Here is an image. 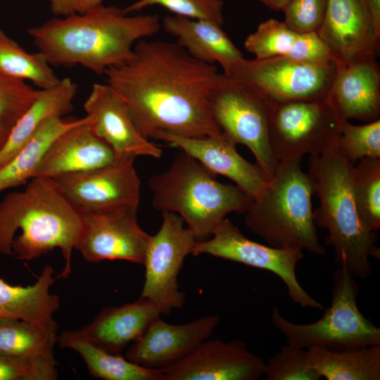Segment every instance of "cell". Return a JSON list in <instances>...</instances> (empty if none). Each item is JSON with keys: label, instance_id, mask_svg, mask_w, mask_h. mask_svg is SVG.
I'll return each instance as SVG.
<instances>
[{"label": "cell", "instance_id": "cell-1", "mask_svg": "<svg viewBox=\"0 0 380 380\" xmlns=\"http://www.w3.org/2000/svg\"><path fill=\"white\" fill-rule=\"evenodd\" d=\"M217 68L177 43L137 42L132 56L107 69L108 84L124 101L141 133L189 138L223 134L208 106Z\"/></svg>", "mask_w": 380, "mask_h": 380}, {"label": "cell", "instance_id": "cell-2", "mask_svg": "<svg viewBox=\"0 0 380 380\" xmlns=\"http://www.w3.org/2000/svg\"><path fill=\"white\" fill-rule=\"evenodd\" d=\"M160 28L158 15H129L123 8L102 4L82 14L51 18L27 32L51 65H80L104 74Z\"/></svg>", "mask_w": 380, "mask_h": 380}, {"label": "cell", "instance_id": "cell-3", "mask_svg": "<svg viewBox=\"0 0 380 380\" xmlns=\"http://www.w3.org/2000/svg\"><path fill=\"white\" fill-rule=\"evenodd\" d=\"M81 229V213L51 178L33 177L0 202V253L31 260L60 248L65 264L57 279L71 272Z\"/></svg>", "mask_w": 380, "mask_h": 380}, {"label": "cell", "instance_id": "cell-4", "mask_svg": "<svg viewBox=\"0 0 380 380\" xmlns=\"http://www.w3.org/2000/svg\"><path fill=\"white\" fill-rule=\"evenodd\" d=\"M353 166L336 148L310 156L308 174L319 206L313 211L316 227L329 232L334 260L354 277L366 279L372 272L370 258L379 259L376 232L366 230L358 218L352 191Z\"/></svg>", "mask_w": 380, "mask_h": 380}, {"label": "cell", "instance_id": "cell-5", "mask_svg": "<svg viewBox=\"0 0 380 380\" xmlns=\"http://www.w3.org/2000/svg\"><path fill=\"white\" fill-rule=\"evenodd\" d=\"M196 159L181 151L165 172L153 175L152 205L178 215L196 241L210 238L230 213H245L253 198L238 186L224 184Z\"/></svg>", "mask_w": 380, "mask_h": 380}, {"label": "cell", "instance_id": "cell-6", "mask_svg": "<svg viewBox=\"0 0 380 380\" xmlns=\"http://www.w3.org/2000/svg\"><path fill=\"white\" fill-rule=\"evenodd\" d=\"M301 160L279 161L265 189L244 213V222L270 246L324 255L313 219V182Z\"/></svg>", "mask_w": 380, "mask_h": 380}, {"label": "cell", "instance_id": "cell-7", "mask_svg": "<svg viewBox=\"0 0 380 380\" xmlns=\"http://www.w3.org/2000/svg\"><path fill=\"white\" fill-rule=\"evenodd\" d=\"M355 278L346 267H338L333 275L330 306L319 319L310 324L293 323L274 308L273 326L288 344L303 349L317 346L342 350L380 345V329L358 308L359 286Z\"/></svg>", "mask_w": 380, "mask_h": 380}, {"label": "cell", "instance_id": "cell-8", "mask_svg": "<svg viewBox=\"0 0 380 380\" xmlns=\"http://www.w3.org/2000/svg\"><path fill=\"white\" fill-rule=\"evenodd\" d=\"M208 106L222 134L235 144L248 147L270 181L279 163L270 140L272 103L243 83L218 72Z\"/></svg>", "mask_w": 380, "mask_h": 380}, {"label": "cell", "instance_id": "cell-9", "mask_svg": "<svg viewBox=\"0 0 380 380\" xmlns=\"http://www.w3.org/2000/svg\"><path fill=\"white\" fill-rule=\"evenodd\" d=\"M336 62H306L284 57L236 61L225 75L251 88L272 103L326 99Z\"/></svg>", "mask_w": 380, "mask_h": 380}, {"label": "cell", "instance_id": "cell-10", "mask_svg": "<svg viewBox=\"0 0 380 380\" xmlns=\"http://www.w3.org/2000/svg\"><path fill=\"white\" fill-rule=\"evenodd\" d=\"M342 121L327 99L272 103L270 140L279 160L336 148Z\"/></svg>", "mask_w": 380, "mask_h": 380}, {"label": "cell", "instance_id": "cell-11", "mask_svg": "<svg viewBox=\"0 0 380 380\" xmlns=\"http://www.w3.org/2000/svg\"><path fill=\"white\" fill-rule=\"evenodd\" d=\"M193 255H210L247 266L271 272L284 284L291 300L303 308L324 310L299 283L296 269L303 251L277 248L252 241L229 219L222 220L211 237L196 241Z\"/></svg>", "mask_w": 380, "mask_h": 380}, {"label": "cell", "instance_id": "cell-12", "mask_svg": "<svg viewBox=\"0 0 380 380\" xmlns=\"http://www.w3.org/2000/svg\"><path fill=\"white\" fill-rule=\"evenodd\" d=\"M184 223L176 213L163 212L160 227L150 235L145 253V278L140 297L155 304L161 315L182 308L185 302L177 277L196 239Z\"/></svg>", "mask_w": 380, "mask_h": 380}, {"label": "cell", "instance_id": "cell-13", "mask_svg": "<svg viewBox=\"0 0 380 380\" xmlns=\"http://www.w3.org/2000/svg\"><path fill=\"white\" fill-rule=\"evenodd\" d=\"M137 210L125 206L82 213L76 249L90 262L121 260L143 265L150 235L139 226Z\"/></svg>", "mask_w": 380, "mask_h": 380}, {"label": "cell", "instance_id": "cell-14", "mask_svg": "<svg viewBox=\"0 0 380 380\" xmlns=\"http://www.w3.org/2000/svg\"><path fill=\"white\" fill-rule=\"evenodd\" d=\"M134 160L119 159L97 169L53 179L81 214L125 206L138 208L141 182Z\"/></svg>", "mask_w": 380, "mask_h": 380}, {"label": "cell", "instance_id": "cell-15", "mask_svg": "<svg viewBox=\"0 0 380 380\" xmlns=\"http://www.w3.org/2000/svg\"><path fill=\"white\" fill-rule=\"evenodd\" d=\"M265 362L241 340L206 339L175 364L161 369L163 380H258Z\"/></svg>", "mask_w": 380, "mask_h": 380}, {"label": "cell", "instance_id": "cell-16", "mask_svg": "<svg viewBox=\"0 0 380 380\" xmlns=\"http://www.w3.org/2000/svg\"><path fill=\"white\" fill-rule=\"evenodd\" d=\"M84 108L91 129L110 146L117 160L161 157L162 149L141 133L124 101L108 84H94Z\"/></svg>", "mask_w": 380, "mask_h": 380}, {"label": "cell", "instance_id": "cell-17", "mask_svg": "<svg viewBox=\"0 0 380 380\" xmlns=\"http://www.w3.org/2000/svg\"><path fill=\"white\" fill-rule=\"evenodd\" d=\"M220 322L217 315L172 324L155 319L128 348L125 357L144 367L163 369L180 361L208 339Z\"/></svg>", "mask_w": 380, "mask_h": 380}, {"label": "cell", "instance_id": "cell-18", "mask_svg": "<svg viewBox=\"0 0 380 380\" xmlns=\"http://www.w3.org/2000/svg\"><path fill=\"white\" fill-rule=\"evenodd\" d=\"M336 63L379 53L380 35L374 27L366 0H328L324 21L317 32Z\"/></svg>", "mask_w": 380, "mask_h": 380}, {"label": "cell", "instance_id": "cell-19", "mask_svg": "<svg viewBox=\"0 0 380 380\" xmlns=\"http://www.w3.org/2000/svg\"><path fill=\"white\" fill-rule=\"evenodd\" d=\"M374 55L336 63L327 100L341 121L370 122L380 115V68Z\"/></svg>", "mask_w": 380, "mask_h": 380}, {"label": "cell", "instance_id": "cell-20", "mask_svg": "<svg viewBox=\"0 0 380 380\" xmlns=\"http://www.w3.org/2000/svg\"><path fill=\"white\" fill-rule=\"evenodd\" d=\"M154 139L179 148L215 175L228 177L253 199L258 197L267 186L269 181L259 167L243 158L238 153L236 144L224 134L189 138L160 133Z\"/></svg>", "mask_w": 380, "mask_h": 380}, {"label": "cell", "instance_id": "cell-21", "mask_svg": "<svg viewBox=\"0 0 380 380\" xmlns=\"http://www.w3.org/2000/svg\"><path fill=\"white\" fill-rule=\"evenodd\" d=\"M89 122L72 127L60 135L46 151L34 177L53 179L114 163L117 159L113 149L93 132Z\"/></svg>", "mask_w": 380, "mask_h": 380}, {"label": "cell", "instance_id": "cell-22", "mask_svg": "<svg viewBox=\"0 0 380 380\" xmlns=\"http://www.w3.org/2000/svg\"><path fill=\"white\" fill-rule=\"evenodd\" d=\"M160 315L155 304L139 297L132 303L103 309L91 323L80 330L96 346L112 354L121 355Z\"/></svg>", "mask_w": 380, "mask_h": 380}, {"label": "cell", "instance_id": "cell-23", "mask_svg": "<svg viewBox=\"0 0 380 380\" xmlns=\"http://www.w3.org/2000/svg\"><path fill=\"white\" fill-rule=\"evenodd\" d=\"M221 27L212 21L175 15L163 20L164 30L191 56L210 64L218 63L226 72L243 57Z\"/></svg>", "mask_w": 380, "mask_h": 380}, {"label": "cell", "instance_id": "cell-24", "mask_svg": "<svg viewBox=\"0 0 380 380\" xmlns=\"http://www.w3.org/2000/svg\"><path fill=\"white\" fill-rule=\"evenodd\" d=\"M244 47L256 58L284 57L306 62L334 60L317 33L297 32L275 19L260 23L247 37Z\"/></svg>", "mask_w": 380, "mask_h": 380}, {"label": "cell", "instance_id": "cell-25", "mask_svg": "<svg viewBox=\"0 0 380 380\" xmlns=\"http://www.w3.org/2000/svg\"><path fill=\"white\" fill-rule=\"evenodd\" d=\"M77 91V84L68 77L61 79L53 87L39 89L36 99L19 118L0 151V168L15 156L45 121L72 112Z\"/></svg>", "mask_w": 380, "mask_h": 380}, {"label": "cell", "instance_id": "cell-26", "mask_svg": "<svg viewBox=\"0 0 380 380\" xmlns=\"http://www.w3.org/2000/svg\"><path fill=\"white\" fill-rule=\"evenodd\" d=\"M52 266L46 265L34 284L13 286L0 279V317L20 319L46 326L56 324L53 315L60 307V298L51 293L57 280Z\"/></svg>", "mask_w": 380, "mask_h": 380}, {"label": "cell", "instance_id": "cell-27", "mask_svg": "<svg viewBox=\"0 0 380 380\" xmlns=\"http://www.w3.org/2000/svg\"><path fill=\"white\" fill-rule=\"evenodd\" d=\"M306 362L327 380L380 379V345L342 350L312 346L306 350Z\"/></svg>", "mask_w": 380, "mask_h": 380}, {"label": "cell", "instance_id": "cell-28", "mask_svg": "<svg viewBox=\"0 0 380 380\" xmlns=\"http://www.w3.org/2000/svg\"><path fill=\"white\" fill-rule=\"evenodd\" d=\"M62 348L77 353L94 378L103 380H163L160 369L138 365L125 356L112 354L88 341L80 329L67 330L58 335Z\"/></svg>", "mask_w": 380, "mask_h": 380}, {"label": "cell", "instance_id": "cell-29", "mask_svg": "<svg viewBox=\"0 0 380 380\" xmlns=\"http://www.w3.org/2000/svg\"><path fill=\"white\" fill-rule=\"evenodd\" d=\"M89 121L87 115L75 120L53 117L45 121L15 156L0 168V191L22 185L32 179L51 144L67 130Z\"/></svg>", "mask_w": 380, "mask_h": 380}, {"label": "cell", "instance_id": "cell-30", "mask_svg": "<svg viewBox=\"0 0 380 380\" xmlns=\"http://www.w3.org/2000/svg\"><path fill=\"white\" fill-rule=\"evenodd\" d=\"M57 324L46 326L20 319L0 317V355L35 357L54 355Z\"/></svg>", "mask_w": 380, "mask_h": 380}, {"label": "cell", "instance_id": "cell-31", "mask_svg": "<svg viewBox=\"0 0 380 380\" xmlns=\"http://www.w3.org/2000/svg\"><path fill=\"white\" fill-rule=\"evenodd\" d=\"M45 56L30 53L0 30V70L25 82H31L41 89L56 85L57 77Z\"/></svg>", "mask_w": 380, "mask_h": 380}, {"label": "cell", "instance_id": "cell-32", "mask_svg": "<svg viewBox=\"0 0 380 380\" xmlns=\"http://www.w3.org/2000/svg\"><path fill=\"white\" fill-rule=\"evenodd\" d=\"M353 200L360 222L369 232L380 228V158H366L353 166Z\"/></svg>", "mask_w": 380, "mask_h": 380}, {"label": "cell", "instance_id": "cell-33", "mask_svg": "<svg viewBox=\"0 0 380 380\" xmlns=\"http://www.w3.org/2000/svg\"><path fill=\"white\" fill-rule=\"evenodd\" d=\"M39 89L0 70V151L15 125L36 99Z\"/></svg>", "mask_w": 380, "mask_h": 380}, {"label": "cell", "instance_id": "cell-34", "mask_svg": "<svg viewBox=\"0 0 380 380\" xmlns=\"http://www.w3.org/2000/svg\"><path fill=\"white\" fill-rule=\"evenodd\" d=\"M336 148L353 165L366 158H380V119L361 125L343 121Z\"/></svg>", "mask_w": 380, "mask_h": 380}, {"label": "cell", "instance_id": "cell-35", "mask_svg": "<svg viewBox=\"0 0 380 380\" xmlns=\"http://www.w3.org/2000/svg\"><path fill=\"white\" fill-rule=\"evenodd\" d=\"M159 5L175 15L214 22L220 25L224 23L222 0H138L123 8L127 14Z\"/></svg>", "mask_w": 380, "mask_h": 380}, {"label": "cell", "instance_id": "cell-36", "mask_svg": "<svg viewBox=\"0 0 380 380\" xmlns=\"http://www.w3.org/2000/svg\"><path fill=\"white\" fill-rule=\"evenodd\" d=\"M265 380H318L320 376L306 362V350L289 344L265 363Z\"/></svg>", "mask_w": 380, "mask_h": 380}, {"label": "cell", "instance_id": "cell-37", "mask_svg": "<svg viewBox=\"0 0 380 380\" xmlns=\"http://www.w3.org/2000/svg\"><path fill=\"white\" fill-rule=\"evenodd\" d=\"M54 355L35 357L0 355V380H55L58 378Z\"/></svg>", "mask_w": 380, "mask_h": 380}, {"label": "cell", "instance_id": "cell-38", "mask_svg": "<svg viewBox=\"0 0 380 380\" xmlns=\"http://www.w3.org/2000/svg\"><path fill=\"white\" fill-rule=\"evenodd\" d=\"M328 0H292L284 9V23L299 33H313L321 27Z\"/></svg>", "mask_w": 380, "mask_h": 380}, {"label": "cell", "instance_id": "cell-39", "mask_svg": "<svg viewBox=\"0 0 380 380\" xmlns=\"http://www.w3.org/2000/svg\"><path fill=\"white\" fill-rule=\"evenodd\" d=\"M56 16L82 14L103 4V0H46Z\"/></svg>", "mask_w": 380, "mask_h": 380}, {"label": "cell", "instance_id": "cell-40", "mask_svg": "<svg viewBox=\"0 0 380 380\" xmlns=\"http://www.w3.org/2000/svg\"><path fill=\"white\" fill-rule=\"evenodd\" d=\"M376 33L380 35V0H366Z\"/></svg>", "mask_w": 380, "mask_h": 380}, {"label": "cell", "instance_id": "cell-41", "mask_svg": "<svg viewBox=\"0 0 380 380\" xmlns=\"http://www.w3.org/2000/svg\"><path fill=\"white\" fill-rule=\"evenodd\" d=\"M268 8L274 11H284L292 0H259Z\"/></svg>", "mask_w": 380, "mask_h": 380}]
</instances>
